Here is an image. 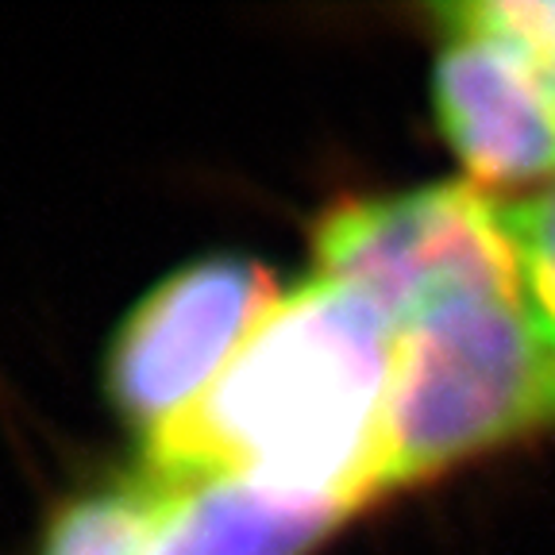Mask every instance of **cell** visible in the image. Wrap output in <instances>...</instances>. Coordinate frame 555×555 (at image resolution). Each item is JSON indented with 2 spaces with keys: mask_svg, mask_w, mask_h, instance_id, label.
<instances>
[{
  "mask_svg": "<svg viewBox=\"0 0 555 555\" xmlns=\"http://www.w3.org/2000/svg\"><path fill=\"white\" fill-rule=\"evenodd\" d=\"M356 509L251 478H173L151 555H309Z\"/></svg>",
  "mask_w": 555,
  "mask_h": 555,
  "instance_id": "cell-6",
  "label": "cell"
},
{
  "mask_svg": "<svg viewBox=\"0 0 555 555\" xmlns=\"http://www.w3.org/2000/svg\"><path fill=\"white\" fill-rule=\"evenodd\" d=\"M520 294L555 344V182L502 201Z\"/></svg>",
  "mask_w": 555,
  "mask_h": 555,
  "instance_id": "cell-8",
  "label": "cell"
},
{
  "mask_svg": "<svg viewBox=\"0 0 555 555\" xmlns=\"http://www.w3.org/2000/svg\"><path fill=\"white\" fill-rule=\"evenodd\" d=\"M393 344L398 328L378 305L312 274L262 317L197 409L143 448V463L371 509Z\"/></svg>",
  "mask_w": 555,
  "mask_h": 555,
  "instance_id": "cell-1",
  "label": "cell"
},
{
  "mask_svg": "<svg viewBox=\"0 0 555 555\" xmlns=\"http://www.w3.org/2000/svg\"><path fill=\"white\" fill-rule=\"evenodd\" d=\"M170 494L173 478L139 460L59 502L35 555H151Z\"/></svg>",
  "mask_w": 555,
  "mask_h": 555,
  "instance_id": "cell-7",
  "label": "cell"
},
{
  "mask_svg": "<svg viewBox=\"0 0 555 555\" xmlns=\"http://www.w3.org/2000/svg\"><path fill=\"white\" fill-rule=\"evenodd\" d=\"M498 12L532 47L547 81L555 86V0H498Z\"/></svg>",
  "mask_w": 555,
  "mask_h": 555,
  "instance_id": "cell-9",
  "label": "cell"
},
{
  "mask_svg": "<svg viewBox=\"0 0 555 555\" xmlns=\"http://www.w3.org/2000/svg\"><path fill=\"white\" fill-rule=\"evenodd\" d=\"M544 440H555V344L520 282L455 286L398 328L366 502Z\"/></svg>",
  "mask_w": 555,
  "mask_h": 555,
  "instance_id": "cell-2",
  "label": "cell"
},
{
  "mask_svg": "<svg viewBox=\"0 0 555 555\" xmlns=\"http://www.w3.org/2000/svg\"><path fill=\"white\" fill-rule=\"evenodd\" d=\"M282 301L278 278L251 255H205L131 305L104 351V398L143 440L170 433Z\"/></svg>",
  "mask_w": 555,
  "mask_h": 555,
  "instance_id": "cell-4",
  "label": "cell"
},
{
  "mask_svg": "<svg viewBox=\"0 0 555 555\" xmlns=\"http://www.w3.org/2000/svg\"><path fill=\"white\" fill-rule=\"evenodd\" d=\"M433 116L470 190L532 193L555 182V86L498 0L428 9Z\"/></svg>",
  "mask_w": 555,
  "mask_h": 555,
  "instance_id": "cell-5",
  "label": "cell"
},
{
  "mask_svg": "<svg viewBox=\"0 0 555 555\" xmlns=\"http://www.w3.org/2000/svg\"><path fill=\"white\" fill-rule=\"evenodd\" d=\"M309 243L317 278L363 294L393 328L455 286L517 278L502 201L467 182L339 197Z\"/></svg>",
  "mask_w": 555,
  "mask_h": 555,
  "instance_id": "cell-3",
  "label": "cell"
}]
</instances>
